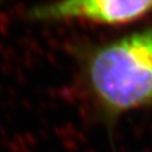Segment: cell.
<instances>
[{
	"mask_svg": "<svg viewBox=\"0 0 152 152\" xmlns=\"http://www.w3.org/2000/svg\"><path fill=\"white\" fill-rule=\"evenodd\" d=\"M83 75L99 108L114 120L152 106V25L90 49Z\"/></svg>",
	"mask_w": 152,
	"mask_h": 152,
	"instance_id": "obj_1",
	"label": "cell"
},
{
	"mask_svg": "<svg viewBox=\"0 0 152 152\" xmlns=\"http://www.w3.org/2000/svg\"><path fill=\"white\" fill-rule=\"evenodd\" d=\"M152 11V0H55L34 7L33 20H86L102 25H125Z\"/></svg>",
	"mask_w": 152,
	"mask_h": 152,
	"instance_id": "obj_2",
	"label": "cell"
}]
</instances>
